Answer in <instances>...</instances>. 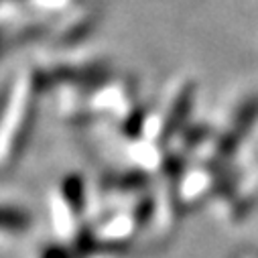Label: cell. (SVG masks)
Returning <instances> with one entry per match:
<instances>
[{"label":"cell","instance_id":"cell-1","mask_svg":"<svg viewBox=\"0 0 258 258\" xmlns=\"http://www.w3.org/2000/svg\"><path fill=\"white\" fill-rule=\"evenodd\" d=\"M31 96L27 82L19 84L9 96V106L0 110V159H11L21 147V137L29 128Z\"/></svg>","mask_w":258,"mask_h":258}]
</instances>
